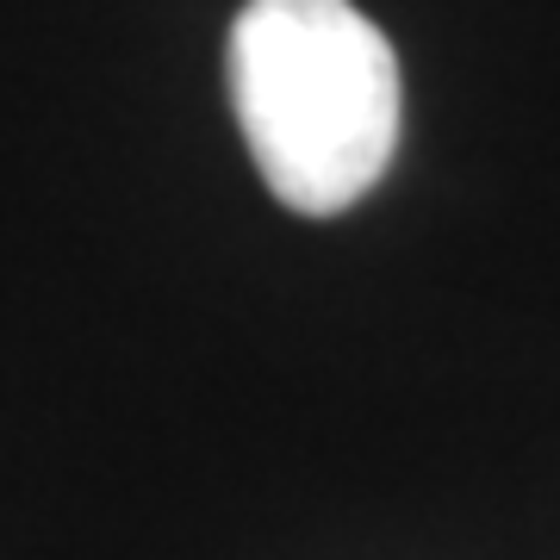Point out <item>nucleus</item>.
Returning a JSON list of instances; mask_svg holds the SVG:
<instances>
[{"label": "nucleus", "mask_w": 560, "mask_h": 560, "mask_svg": "<svg viewBox=\"0 0 560 560\" xmlns=\"http://www.w3.org/2000/svg\"><path fill=\"white\" fill-rule=\"evenodd\" d=\"M231 113L287 212L337 219L399 150V57L355 0H243L224 50Z\"/></svg>", "instance_id": "f257e3e1"}]
</instances>
